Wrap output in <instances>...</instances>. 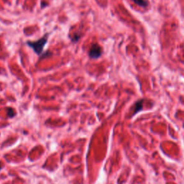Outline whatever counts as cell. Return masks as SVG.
<instances>
[{"mask_svg":"<svg viewBox=\"0 0 184 184\" xmlns=\"http://www.w3.org/2000/svg\"><path fill=\"white\" fill-rule=\"evenodd\" d=\"M48 34H46L43 37V38L39 39V40H38L37 41H34V42L28 41V42H27V44L28 45V46H30L31 48H33L36 54L40 56V55L43 53L45 45L48 42Z\"/></svg>","mask_w":184,"mask_h":184,"instance_id":"obj_1","label":"cell"},{"mask_svg":"<svg viewBox=\"0 0 184 184\" xmlns=\"http://www.w3.org/2000/svg\"><path fill=\"white\" fill-rule=\"evenodd\" d=\"M102 55V48L99 45L94 44L89 50V56L91 58H98Z\"/></svg>","mask_w":184,"mask_h":184,"instance_id":"obj_2","label":"cell"},{"mask_svg":"<svg viewBox=\"0 0 184 184\" xmlns=\"http://www.w3.org/2000/svg\"><path fill=\"white\" fill-rule=\"evenodd\" d=\"M134 2H135L137 5L140 7H145L148 6V2H147L145 0H133Z\"/></svg>","mask_w":184,"mask_h":184,"instance_id":"obj_3","label":"cell"},{"mask_svg":"<svg viewBox=\"0 0 184 184\" xmlns=\"http://www.w3.org/2000/svg\"><path fill=\"white\" fill-rule=\"evenodd\" d=\"M142 109V102H138L136 103L135 107V113L140 112Z\"/></svg>","mask_w":184,"mask_h":184,"instance_id":"obj_4","label":"cell"},{"mask_svg":"<svg viewBox=\"0 0 184 184\" xmlns=\"http://www.w3.org/2000/svg\"><path fill=\"white\" fill-rule=\"evenodd\" d=\"M7 110H8V116H9V117L12 118V117H13L14 116H15V112H14V110L12 109V108H9Z\"/></svg>","mask_w":184,"mask_h":184,"instance_id":"obj_5","label":"cell"},{"mask_svg":"<svg viewBox=\"0 0 184 184\" xmlns=\"http://www.w3.org/2000/svg\"><path fill=\"white\" fill-rule=\"evenodd\" d=\"M2 163H1V162H0V170L2 169Z\"/></svg>","mask_w":184,"mask_h":184,"instance_id":"obj_6","label":"cell"}]
</instances>
